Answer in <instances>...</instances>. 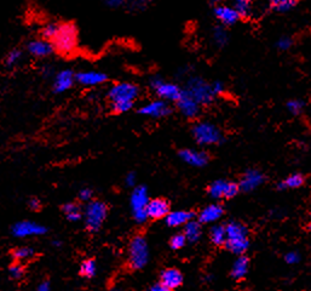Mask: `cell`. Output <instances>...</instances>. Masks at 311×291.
I'll return each instance as SVG.
<instances>
[{
  "label": "cell",
  "mask_w": 311,
  "mask_h": 291,
  "mask_svg": "<svg viewBox=\"0 0 311 291\" xmlns=\"http://www.w3.org/2000/svg\"><path fill=\"white\" fill-rule=\"evenodd\" d=\"M149 249L144 237L136 236L128 248V263L132 269H140L148 263Z\"/></svg>",
  "instance_id": "obj_4"
},
{
  "label": "cell",
  "mask_w": 311,
  "mask_h": 291,
  "mask_svg": "<svg viewBox=\"0 0 311 291\" xmlns=\"http://www.w3.org/2000/svg\"><path fill=\"white\" fill-rule=\"evenodd\" d=\"M105 5L110 9H119L124 7L125 3L122 2V0H108V2L105 3Z\"/></svg>",
  "instance_id": "obj_42"
},
{
  "label": "cell",
  "mask_w": 311,
  "mask_h": 291,
  "mask_svg": "<svg viewBox=\"0 0 311 291\" xmlns=\"http://www.w3.org/2000/svg\"><path fill=\"white\" fill-rule=\"evenodd\" d=\"M60 23H56V22H49L44 26L42 29V35H43V39L49 40V42L52 43V40L55 39L56 35H57L58 31H60Z\"/></svg>",
  "instance_id": "obj_30"
},
{
  "label": "cell",
  "mask_w": 311,
  "mask_h": 291,
  "mask_svg": "<svg viewBox=\"0 0 311 291\" xmlns=\"http://www.w3.org/2000/svg\"><path fill=\"white\" fill-rule=\"evenodd\" d=\"M176 104H177V107L181 111V113L184 117H187V118H195L199 114V111H200V105L186 90L182 91V95Z\"/></svg>",
  "instance_id": "obj_12"
},
{
  "label": "cell",
  "mask_w": 311,
  "mask_h": 291,
  "mask_svg": "<svg viewBox=\"0 0 311 291\" xmlns=\"http://www.w3.org/2000/svg\"><path fill=\"white\" fill-rule=\"evenodd\" d=\"M223 208L218 204H212L208 205L199 214V221L200 223H211L218 221L219 219L223 216Z\"/></svg>",
  "instance_id": "obj_22"
},
{
  "label": "cell",
  "mask_w": 311,
  "mask_h": 291,
  "mask_svg": "<svg viewBox=\"0 0 311 291\" xmlns=\"http://www.w3.org/2000/svg\"><path fill=\"white\" fill-rule=\"evenodd\" d=\"M213 13H215L217 19L221 21L224 26H230L234 25L239 21L240 16L234 10V8L225 7V5H217L213 9Z\"/></svg>",
  "instance_id": "obj_21"
},
{
  "label": "cell",
  "mask_w": 311,
  "mask_h": 291,
  "mask_svg": "<svg viewBox=\"0 0 311 291\" xmlns=\"http://www.w3.org/2000/svg\"><path fill=\"white\" fill-rule=\"evenodd\" d=\"M139 95V89L136 84L122 83L114 84L108 91L111 110L116 113H125L133 107L134 101Z\"/></svg>",
  "instance_id": "obj_1"
},
{
  "label": "cell",
  "mask_w": 311,
  "mask_h": 291,
  "mask_svg": "<svg viewBox=\"0 0 311 291\" xmlns=\"http://www.w3.org/2000/svg\"><path fill=\"white\" fill-rule=\"evenodd\" d=\"M184 236H186L187 240L190 243H195L200 239L201 237V225L200 222L196 221H189L184 226Z\"/></svg>",
  "instance_id": "obj_25"
},
{
  "label": "cell",
  "mask_w": 311,
  "mask_h": 291,
  "mask_svg": "<svg viewBox=\"0 0 311 291\" xmlns=\"http://www.w3.org/2000/svg\"><path fill=\"white\" fill-rule=\"evenodd\" d=\"M149 204L148 189L145 186H137L131 194V208L133 217L137 222L143 223L148 219L146 207Z\"/></svg>",
  "instance_id": "obj_8"
},
{
  "label": "cell",
  "mask_w": 311,
  "mask_h": 291,
  "mask_svg": "<svg viewBox=\"0 0 311 291\" xmlns=\"http://www.w3.org/2000/svg\"><path fill=\"white\" fill-rule=\"evenodd\" d=\"M225 233H227V240L224 245L228 250H230L233 254L242 255L243 252L247 251L249 246L248 240V229L246 226H243L240 222H230L225 227Z\"/></svg>",
  "instance_id": "obj_2"
},
{
  "label": "cell",
  "mask_w": 311,
  "mask_h": 291,
  "mask_svg": "<svg viewBox=\"0 0 311 291\" xmlns=\"http://www.w3.org/2000/svg\"><path fill=\"white\" fill-rule=\"evenodd\" d=\"M170 214V204L169 202L163 198H157L149 201L148 207H146V215L148 219L160 220L166 219V216Z\"/></svg>",
  "instance_id": "obj_15"
},
{
  "label": "cell",
  "mask_w": 311,
  "mask_h": 291,
  "mask_svg": "<svg viewBox=\"0 0 311 291\" xmlns=\"http://www.w3.org/2000/svg\"><path fill=\"white\" fill-rule=\"evenodd\" d=\"M151 89L157 92V95L163 99V101H178L182 95V90L178 85L166 83L160 78H152L150 80Z\"/></svg>",
  "instance_id": "obj_9"
},
{
  "label": "cell",
  "mask_w": 311,
  "mask_h": 291,
  "mask_svg": "<svg viewBox=\"0 0 311 291\" xmlns=\"http://www.w3.org/2000/svg\"><path fill=\"white\" fill-rule=\"evenodd\" d=\"M35 291H50V285L48 281H44V283L40 284Z\"/></svg>",
  "instance_id": "obj_48"
},
{
  "label": "cell",
  "mask_w": 311,
  "mask_h": 291,
  "mask_svg": "<svg viewBox=\"0 0 311 291\" xmlns=\"http://www.w3.org/2000/svg\"><path fill=\"white\" fill-rule=\"evenodd\" d=\"M276 45L280 50H288L290 48V45H292V39L288 37H283L278 40Z\"/></svg>",
  "instance_id": "obj_41"
},
{
  "label": "cell",
  "mask_w": 311,
  "mask_h": 291,
  "mask_svg": "<svg viewBox=\"0 0 311 291\" xmlns=\"http://www.w3.org/2000/svg\"><path fill=\"white\" fill-rule=\"evenodd\" d=\"M304 108V104L300 101V100H290V101L287 102V110H288L290 113L297 116V114L300 113Z\"/></svg>",
  "instance_id": "obj_36"
},
{
  "label": "cell",
  "mask_w": 311,
  "mask_h": 291,
  "mask_svg": "<svg viewBox=\"0 0 311 291\" xmlns=\"http://www.w3.org/2000/svg\"><path fill=\"white\" fill-rule=\"evenodd\" d=\"M21 60H22V51L21 50L15 49L11 50V51L8 54L7 58H5V63H7V66L9 67H14Z\"/></svg>",
  "instance_id": "obj_34"
},
{
  "label": "cell",
  "mask_w": 311,
  "mask_h": 291,
  "mask_svg": "<svg viewBox=\"0 0 311 291\" xmlns=\"http://www.w3.org/2000/svg\"><path fill=\"white\" fill-rule=\"evenodd\" d=\"M297 5V2H289V0H276V2L270 3V9L276 13H284L289 11L290 9Z\"/></svg>",
  "instance_id": "obj_31"
},
{
  "label": "cell",
  "mask_w": 311,
  "mask_h": 291,
  "mask_svg": "<svg viewBox=\"0 0 311 291\" xmlns=\"http://www.w3.org/2000/svg\"><path fill=\"white\" fill-rule=\"evenodd\" d=\"M210 237L212 243L215 245H224L225 240H227V233H225V227L223 226H213L210 232Z\"/></svg>",
  "instance_id": "obj_28"
},
{
  "label": "cell",
  "mask_w": 311,
  "mask_h": 291,
  "mask_svg": "<svg viewBox=\"0 0 311 291\" xmlns=\"http://www.w3.org/2000/svg\"><path fill=\"white\" fill-rule=\"evenodd\" d=\"M50 68H51V67H44V68H43V73H44V75H46V76H48V75L51 74V69H50Z\"/></svg>",
  "instance_id": "obj_49"
},
{
  "label": "cell",
  "mask_w": 311,
  "mask_h": 291,
  "mask_svg": "<svg viewBox=\"0 0 311 291\" xmlns=\"http://www.w3.org/2000/svg\"><path fill=\"white\" fill-rule=\"evenodd\" d=\"M92 197H93V190L91 189V188L85 187L80 190V192H79V198H80L83 202L90 203L91 199H92Z\"/></svg>",
  "instance_id": "obj_39"
},
{
  "label": "cell",
  "mask_w": 311,
  "mask_h": 291,
  "mask_svg": "<svg viewBox=\"0 0 311 291\" xmlns=\"http://www.w3.org/2000/svg\"><path fill=\"white\" fill-rule=\"evenodd\" d=\"M284 260H286V262L288 264H295V263L299 262V260H300V256H299L298 252L290 251V252H288V254H286V256H284Z\"/></svg>",
  "instance_id": "obj_40"
},
{
  "label": "cell",
  "mask_w": 311,
  "mask_h": 291,
  "mask_svg": "<svg viewBox=\"0 0 311 291\" xmlns=\"http://www.w3.org/2000/svg\"><path fill=\"white\" fill-rule=\"evenodd\" d=\"M234 10L240 17H248L252 13V4L247 0H240L234 4Z\"/></svg>",
  "instance_id": "obj_33"
},
{
  "label": "cell",
  "mask_w": 311,
  "mask_h": 291,
  "mask_svg": "<svg viewBox=\"0 0 311 291\" xmlns=\"http://www.w3.org/2000/svg\"><path fill=\"white\" fill-rule=\"evenodd\" d=\"M240 186L239 183L231 181H225V180H218L215 181L208 188V193L212 198L215 199H221V198H234L236 197V194L239 193Z\"/></svg>",
  "instance_id": "obj_10"
},
{
  "label": "cell",
  "mask_w": 311,
  "mask_h": 291,
  "mask_svg": "<svg viewBox=\"0 0 311 291\" xmlns=\"http://www.w3.org/2000/svg\"><path fill=\"white\" fill-rule=\"evenodd\" d=\"M96 262L95 260H85L83 263L80 264V274L85 278H92L96 274Z\"/></svg>",
  "instance_id": "obj_32"
},
{
  "label": "cell",
  "mask_w": 311,
  "mask_h": 291,
  "mask_svg": "<svg viewBox=\"0 0 311 291\" xmlns=\"http://www.w3.org/2000/svg\"><path fill=\"white\" fill-rule=\"evenodd\" d=\"M264 182V175L259 172L258 170H248L242 176L241 181H240L239 186L240 189L245 190V192H251V190L256 189Z\"/></svg>",
  "instance_id": "obj_17"
},
{
  "label": "cell",
  "mask_w": 311,
  "mask_h": 291,
  "mask_svg": "<svg viewBox=\"0 0 311 291\" xmlns=\"http://www.w3.org/2000/svg\"><path fill=\"white\" fill-rule=\"evenodd\" d=\"M186 243H187L186 236L180 233V234H176V236H173L171 238V240H170V246H171L173 250H180L186 245Z\"/></svg>",
  "instance_id": "obj_35"
},
{
  "label": "cell",
  "mask_w": 311,
  "mask_h": 291,
  "mask_svg": "<svg viewBox=\"0 0 311 291\" xmlns=\"http://www.w3.org/2000/svg\"><path fill=\"white\" fill-rule=\"evenodd\" d=\"M194 214L190 211H184V210H178V211H172L169 215L166 216V223L170 227H180V226H186L188 222L192 221Z\"/></svg>",
  "instance_id": "obj_23"
},
{
  "label": "cell",
  "mask_w": 311,
  "mask_h": 291,
  "mask_svg": "<svg viewBox=\"0 0 311 291\" xmlns=\"http://www.w3.org/2000/svg\"><path fill=\"white\" fill-rule=\"evenodd\" d=\"M160 283L166 286L167 289L175 290L180 287L183 283V274L177 268H167L163 270L160 277Z\"/></svg>",
  "instance_id": "obj_20"
},
{
  "label": "cell",
  "mask_w": 311,
  "mask_h": 291,
  "mask_svg": "<svg viewBox=\"0 0 311 291\" xmlns=\"http://www.w3.org/2000/svg\"><path fill=\"white\" fill-rule=\"evenodd\" d=\"M148 291H171V290L167 289V287L164 286V285L161 283H158V284L152 285V286Z\"/></svg>",
  "instance_id": "obj_46"
},
{
  "label": "cell",
  "mask_w": 311,
  "mask_h": 291,
  "mask_svg": "<svg viewBox=\"0 0 311 291\" xmlns=\"http://www.w3.org/2000/svg\"><path fill=\"white\" fill-rule=\"evenodd\" d=\"M62 211L67 219L72 222L79 221V220L81 219V216H83V210H81V208L79 207L78 204H75V203L64 204L62 207Z\"/></svg>",
  "instance_id": "obj_26"
},
{
  "label": "cell",
  "mask_w": 311,
  "mask_h": 291,
  "mask_svg": "<svg viewBox=\"0 0 311 291\" xmlns=\"http://www.w3.org/2000/svg\"><path fill=\"white\" fill-rule=\"evenodd\" d=\"M75 81V74L73 70L63 69L57 73L54 79V91L56 93H63L73 86Z\"/></svg>",
  "instance_id": "obj_16"
},
{
  "label": "cell",
  "mask_w": 311,
  "mask_h": 291,
  "mask_svg": "<svg viewBox=\"0 0 311 291\" xmlns=\"http://www.w3.org/2000/svg\"><path fill=\"white\" fill-rule=\"evenodd\" d=\"M28 207L32 209V210H39L40 209V201L37 198H32L31 201L28 202Z\"/></svg>",
  "instance_id": "obj_45"
},
{
  "label": "cell",
  "mask_w": 311,
  "mask_h": 291,
  "mask_svg": "<svg viewBox=\"0 0 311 291\" xmlns=\"http://www.w3.org/2000/svg\"><path fill=\"white\" fill-rule=\"evenodd\" d=\"M125 183H126V186L133 187L134 184H136V175H134L133 172L127 173L125 177Z\"/></svg>",
  "instance_id": "obj_43"
},
{
  "label": "cell",
  "mask_w": 311,
  "mask_h": 291,
  "mask_svg": "<svg viewBox=\"0 0 311 291\" xmlns=\"http://www.w3.org/2000/svg\"><path fill=\"white\" fill-rule=\"evenodd\" d=\"M249 268V260L246 256H240L235 260V262L233 264V268H231V277L234 279H242L246 277Z\"/></svg>",
  "instance_id": "obj_24"
},
{
  "label": "cell",
  "mask_w": 311,
  "mask_h": 291,
  "mask_svg": "<svg viewBox=\"0 0 311 291\" xmlns=\"http://www.w3.org/2000/svg\"><path fill=\"white\" fill-rule=\"evenodd\" d=\"M46 232V228L44 226L35 223L33 221H22L16 223L13 227V233L15 237L26 238L33 236H42Z\"/></svg>",
  "instance_id": "obj_11"
},
{
  "label": "cell",
  "mask_w": 311,
  "mask_h": 291,
  "mask_svg": "<svg viewBox=\"0 0 311 291\" xmlns=\"http://www.w3.org/2000/svg\"><path fill=\"white\" fill-rule=\"evenodd\" d=\"M139 113L143 116L151 117V118H163V117L169 116L171 113V108L166 104V101L163 100H155V101L149 102L139 108Z\"/></svg>",
  "instance_id": "obj_13"
},
{
  "label": "cell",
  "mask_w": 311,
  "mask_h": 291,
  "mask_svg": "<svg viewBox=\"0 0 311 291\" xmlns=\"http://www.w3.org/2000/svg\"><path fill=\"white\" fill-rule=\"evenodd\" d=\"M108 208L103 202L91 201L85 208V225L89 231L96 232L103 225Z\"/></svg>",
  "instance_id": "obj_5"
},
{
  "label": "cell",
  "mask_w": 311,
  "mask_h": 291,
  "mask_svg": "<svg viewBox=\"0 0 311 291\" xmlns=\"http://www.w3.org/2000/svg\"><path fill=\"white\" fill-rule=\"evenodd\" d=\"M180 157L183 161L192 166H205L208 163V154L201 151H194V149H182Z\"/></svg>",
  "instance_id": "obj_19"
},
{
  "label": "cell",
  "mask_w": 311,
  "mask_h": 291,
  "mask_svg": "<svg viewBox=\"0 0 311 291\" xmlns=\"http://www.w3.org/2000/svg\"><path fill=\"white\" fill-rule=\"evenodd\" d=\"M132 9H134V10H143L145 7V3L144 2H134L131 4Z\"/></svg>",
  "instance_id": "obj_47"
},
{
  "label": "cell",
  "mask_w": 311,
  "mask_h": 291,
  "mask_svg": "<svg viewBox=\"0 0 311 291\" xmlns=\"http://www.w3.org/2000/svg\"><path fill=\"white\" fill-rule=\"evenodd\" d=\"M213 38H215L216 43L218 44V45H224L228 40V34H227V32H225V29L218 27L215 29Z\"/></svg>",
  "instance_id": "obj_37"
},
{
  "label": "cell",
  "mask_w": 311,
  "mask_h": 291,
  "mask_svg": "<svg viewBox=\"0 0 311 291\" xmlns=\"http://www.w3.org/2000/svg\"><path fill=\"white\" fill-rule=\"evenodd\" d=\"M305 178L300 173H294V175H290L286 180L278 183V189H292V188H298L304 183Z\"/></svg>",
  "instance_id": "obj_27"
},
{
  "label": "cell",
  "mask_w": 311,
  "mask_h": 291,
  "mask_svg": "<svg viewBox=\"0 0 311 291\" xmlns=\"http://www.w3.org/2000/svg\"><path fill=\"white\" fill-rule=\"evenodd\" d=\"M212 85V90L213 92H215V95H219V93H222L223 91H224V85H223L221 81H215Z\"/></svg>",
  "instance_id": "obj_44"
},
{
  "label": "cell",
  "mask_w": 311,
  "mask_h": 291,
  "mask_svg": "<svg viewBox=\"0 0 311 291\" xmlns=\"http://www.w3.org/2000/svg\"><path fill=\"white\" fill-rule=\"evenodd\" d=\"M75 80L84 86H97L107 80V74L98 70H83L76 73Z\"/></svg>",
  "instance_id": "obj_14"
},
{
  "label": "cell",
  "mask_w": 311,
  "mask_h": 291,
  "mask_svg": "<svg viewBox=\"0 0 311 291\" xmlns=\"http://www.w3.org/2000/svg\"><path fill=\"white\" fill-rule=\"evenodd\" d=\"M9 272H10L11 278L20 279L23 275V272H25V270H23V267L21 266V264H20L19 262H16V263L11 264L10 268H9Z\"/></svg>",
  "instance_id": "obj_38"
},
{
  "label": "cell",
  "mask_w": 311,
  "mask_h": 291,
  "mask_svg": "<svg viewBox=\"0 0 311 291\" xmlns=\"http://www.w3.org/2000/svg\"><path fill=\"white\" fill-rule=\"evenodd\" d=\"M54 49L61 55H70L78 46V31L73 23H62L54 40Z\"/></svg>",
  "instance_id": "obj_3"
},
{
  "label": "cell",
  "mask_w": 311,
  "mask_h": 291,
  "mask_svg": "<svg viewBox=\"0 0 311 291\" xmlns=\"http://www.w3.org/2000/svg\"><path fill=\"white\" fill-rule=\"evenodd\" d=\"M194 139L199 145H218L223 141V135L221 130L216 125L211 123H198L193 128Z\"/></svg>",
  "instance_id": "obj_6"
},
{
  "label": "cell",
  "mask_w": 311,
  "mask_h": 291,
  "mask_svg": "<svg viewBox=\"0 0 311 291\" xmlns=\"http://www.w3.org/2000/svg\"><path fill=\"white\" fill-rule=\"evenodd\" d=\"M35 255L34 250L31 246H21V248L15 249L13 251V257L15 261L17 262H21V261H27L29 258H32Z\"/></svg>",
  "instance_id": "obj_29"
},
{
  "label": "cell",
  "mask_w": 311,
  "mask_h": 291,
  "mask_svg": "<svg viewBox=\"0 0 311 291\" xmlns=\"http://www.w3.org/2000/svg\"><path fill=\"white\" fill-rule=\"evenodd\" d=\"M186 91L199 105H207L215 99L212 85L207 84L201 78H192L187 84Z\"/></svg>",
  "instance_id": "obj_7"
},
{
  "label": "cell",
  "mask_w": 311,
  "mask_h": 291,
  "mask_svg": "<svg viewBox=\"0 0 311 291\" xmlns=\"http://www.w3.org/2000/svg\"><path fill=\"white\" fill-rule=\"evenodd\" d=\"M309 228H310V231H311V223H310V226H309Z\"/></svg>",
  "instance_id": "obj_50"
},
{
  "label": "cell",
  "mask_w": 311,
  "mask_h": 291,
  "mask_svg": "<svg viewBox=\"0 0 311 291\" xmlns=\"http://www.w3.org/2000/svg\"><path fill=\"white\" fill-rule=\"evenodd\" d=\"M28 52L34 57H48L55 51L54 45L51 42L45 39H35L28 43Z\"/></svg>",
  "instance_id": "obj_18"
}]
</instances>
